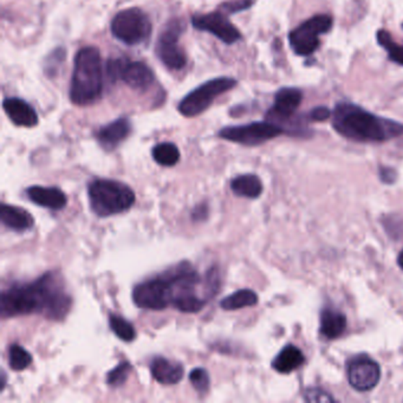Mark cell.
<instances>
[{"instance_id":"cell-1","label":"cell","mask_w":403,"mask_h":403,"mask_svg":"<svg viewBox=\"0 0 403 403\" xmlns=\"http://www.w3.org/2000/svg\"><path fill=\"white\" fill-rule=\"evenodd\" d=\"M73 298L65 287L64 279L57 271H49L35 282L13 284L1 292L0 309L3 318L39 313L62 321L69 313Z\"/></svg>"},{"instance_id":"cell-2","label":"cell","mask_w":403,"mask_h":403,"mask_svg":"<svg viewBox=\"0 0 403 403\" xmlns=\"http://www.w3.org/2000/svg\"><path fill=\"white\" fill-rule=\"evenodd\" d=\"M333 127L338 134L357 142H385L403 134L399 122L377 116L347 102L335 107Z\"/></svg>"},{"instance_id":"cell-3","label":"cell","mask_w":403,"mask_h":403,"mask_svg":"<svg viewBox=\"0 0 403 403\" xmlns=\"http://www.w3.org/2000/svg\"><path fill=\"white\" fill-rule=\"evenodd\" d=\"M103 92V64L100 50L82 48L76 53L70 86V100L76 105H91Z\"/></svg>"},{"instance_id":"cell-4","label":"cell","mask_w":403,"mask_h":403,"mask_svg":"<svg viewBox=\"0 0 403 403\" xmlns=\"http://www.w3.org/2000/svg\"><path fill=\"white\" fill-rule=\"evenodd\" d=\"M91 211L107 218L127 212L135 204V192L128 185L110 179H95L88 186Z\"/></svg>"},{"instance_id":"cell-5","label":"cell","mask_w":403,"mask_h":403,"mask_svg":"<svg viewBox=\"0 0 403 403\" xmlns=\"http://www.w3.org/2000/svg\"><path fill=\"white\" fill-rule=\"evenodd\" d=\"M237 81L231 77H217L203 83L187 94L179 103V112L185 117H195L205 113L219 96L232 90Z\"/></svg>"},{"instance_id":"cell-6","label":"cell","mask_w":403,"mask_h":403,"mask_svg":"<svg viewBox=\"0 0 403 403\" xmlns=\"http://www.w3.org/2000/svg\"><path fill=\"white\" fill-rule=\"evenodd\" d=\"M112 34L126 45H139L152 34V23L147 13L139 8H129L116 13L112 21Z\"/></svg>"},{"instance_id":"cell-7","label":"cell","mask_w":403,"mask_h":403,"mask_svg":"<svg viewBox=\"0 0 403 403\" xmlns=\"http://www.w3.org/2000/svg\"><path fill=\"white\" fill-rule=\"evenodd\" d=\"M107 75L113 81H123L135 90L144 91L155 81L153 70L143 62H131L125 57L107 62Z\"/></svg>"},{"instance_id":"cell-8","label":"cell","mask_w":403,"mask_h":403,"mask_svg":"<svg viewBox=\"0 0 403 403\" xmlns=\"http://www.w3.org/2000/svg\"><path fill=\"white\" fill-rule=\"evenodd\" d=\"M331 27L333 18L328 14L310 18L291 31L289 35L291 48L299 56H310L320 47V36L329 32Z\"/></svg>"},{"instance_id":"cell-9","label":"cell","mask_w":403,"mask_h":403,"mask_svg":"<svg viewBox=\"0 0 403 403\" xmlns=\"http://www.w3.org/2000/svg\"><path fill=\"white\" fill-rule=\"evenodd\" d=\"M183 31V23L179 19H174L164 27L156 40V56L159 57L165 66L174 71L183 69L187 64L186 52L179 44Z\"/></svg>"},{"instance_id":"cell-10","label":"cell","mask_w":403,"mask_h":403,"mask_svg":"<svg viewBox=\"0 0 403 403\" xmlns=\"http://www.w3.org/2000/svg\"><path fill=\"white\" fill-rule=\"evenodd\" d=\"M283 128L272 122H252L243 126L225 127L219 131V138L243 146H259L266 141L284 134Z\"/></svg>"},{"instance_id":"cell-11","label":"cell","mask_w":403,"mask_h":403,"mask_svg":"<svg viewBox=\"0 0 403 403\" xmlns=\"http://www.w3.org/2000/svg\"><path fill=\"white\" fill-rule=\"evenodd\" d=\"M192 25L194 26L196 30L212 34L218 39H220L222 43L229 45L237 43L242 39V34L229 21V14L220 9L214 12L195 14L192 17Z\"/></svg>"},{"instance_id":"cell-12","label":"cell","mask_w":403,"mask_h":403,"mask_svg":"<svg viewBox=\"0 0 403 403\" xmlns=\"http://www.w3.org/2000/svg\"><path fill=\"white\" fill-rule=\"evenodd\" d=\"M381 378V368L368 356H360L348 365V381L357 391H368L377 386Z\"/></svg>"},{"instance_id":"cell-13","label":"cell","mask_w":403,"mask_h":403,"mask_svg":"<svg viewBox=\"0 0 403 403\" xmlns=\"http://www.w3.org/2000/svg\"><path fill=\"white\" fill-rule=\"evenodd\" d=\"M302 99L303 94L297 88H282L274 96V103L266 114V121L272 122L282 128L283 123L294 116Z\"/></svg>"},{"instance_id":"cell-14","label":"cell","mask_w":403,"mask_h":403,"mask_svg":"<svg viewBox=\"0 0 403 403\" xmlns=\"http://www.w3.org/2000/svg\"><path fill=\"white\" fill-rule=\"evenodd\" d=\"M131 133V122L127 117H120L103 126L96 133V140L107 152L116 149Z\"/></svg>"},{"instance_id":"cell-15","label":"cell","mask_w":403,"mask_h":403,"mask_svg":"<svg viewBox=\"0 0 403 403\" xmlns=\"http://www.w3.org/2000/svg\"><path fill=\"white\" fill-rule=\"evenodd\" d=\"M3 108L13 125L16 126L32 128L38 125V114L35 108L22 99H18V97L5 99L3 102Z\"/></svg>"},{"instance_id":"cell-16","label":"cell","mask_w":403,"mask_h":403,"mask_svg":"<svg viewBox=\"0 0 403 403\" xmlns=\"http://www.w3.org/2000/svg\"><path fill=\"white\" fill-rule=\"evenodd\" d=\"M30 201L39 207L60 211L68 204L64 192L57 187L31 186L25 191Z\"/></svg>"},{"instance_id":"cell-17","label":"cell","mask_w":403,"mask_h":403,"mask_svg":"<svg viewBox=\"0 0 403 403\" xmlns=\"http://www.w3.org/2000/svg\"><path fill=\"white\" fill-rule=\"evenodd\" d=\"M152 376L164 386H173L181 381L185 368L181 363L168 360L166 357H155L151 363Z\"/></svg>"},{"instance_id":"cell-18","label":"cell","mask_w":403,"mask_h":403,"mask_svg":"<svg viewBox=\"0 0 403 403\" xmlns=\"http://www.w3.org/2000/svg\"><path fill=\"white\" fill-rule=\"evenodd\" d=\"M0 220L3 225L14 232L31 230L35 225V219L24 208L8 204H1Z\"/></svg>"},{"instance_id":"cell-19","label":"cell","mask_w":403,"mask_h":403,"mask_svg":"<svg viewBox=\"0 0 403 403\" xmlns=\"http://www.w3.org/2000/svg\"><path fill=\"white\" fill-rule=\"evenodd\" d=\"M305 362L304 354L294 344H287L272 361V368L281 374H290Z\"/></svg>"},{"instance_id":"cell-20","label":"cell","mask_w":403,"mask_h":403,"mask_svg":"<svg viewBox=\"0 0 403 403\" xmlns=\"http://www.w3.org/2000/svg\"><path fill=\"white\" fill-rule=\"evenodd\" d=\"M347 329V317L342 312L333 309H324L321 313V334L328 339L342 336Z\"/></svg>"},{"instance_id":"cell-21","label":"cell","mask_w":403,"mask_h":403,"mask_svg":"<svg viewBox=\"0 0 403 403\" xmlns=\"http://www.w3.org/2000/svg\"><path fill=\"white\" fill-rule=\"evenodd\" d=\"M231 190L237 196L257 199L263 193V182L255 174H244L231 181Z\"/></svg>"},{"instance_id":"cell-22","label":"cell","mask_w":403,"mask_h":403,"mask_svg":"<svg viewBox=\"0 0 403 403\" xmlns=\"http://www.w3.org/2000/svg\"><path fill=\"white\" fill-rule=\"evenodd\" d=\"M258 295L250 289H242L235 291L232 295L227 296L220 302L221 308L226 311H234L239 309L255 307L258 304Z\"/></svg>"},{"instance_id":"cell-23","label":"cell","mask_w":403,"mask_h":403,"mask_svg":"<svg viewBox=\"0 0 403 403\" xmlns=\"http://www.w3.org/2000/svg\"><path fill=\"white\" fill-rule=\"evenodd\" d=\"M153 159L156 164L164 167H173L180 160V151L172 142H162L156 144L152 151Z\"/></svg>"},{"instance_id":"cell-24","label":"cell","mask_w":403,"mask_h":403,"mask_svg":"<svg viewBox=\"0 0 403 403\" xmlns=\"http://www.w3.org/2000/svg\"><path fill=\"white\" fill-rule=\"evenodd\" d=\"M109 326L114 334L123 342H131L136 338V330L134 325L120 315L112 313L109 316Z\"/></svg>"},{"instance_id":"cell-25","label":"cell","mask_w":403,"mask_h":403,"mask_svg":"<svg viewBox=\"0 0 403 403\" xmlns=\"http://www.w3.org/2000/svg\"><path fill=\"white\" fill-rule=\"evenodd\" d=\"M377 42L382 48L386 49L390 61L403 66V45L395 43L394 39L391 38L389 32H387L386 30L378 31L377 32Z\"/></svg>"},{"instance_id":"cell-26","label":"cell","mask_w":403,"mask_h":403,"mask_svg":"<svg viewBox=\"0 0 403 403\" xmlns=\"http://www.w3.org/2000/svg\"><path fill=\"white\" fill-rule=\"evenodd\" d=\"M32 363V355L19 344H12L9 349L10 368L14 372H22Z\"/></svg>"},{"instance_id":"cell-27","label":"cell","mask_w":403,"mask_h":403,"mask_svg":"<svg viewBox=\"0 0 403 403\" xmlns=\"http://www.w3.org/2000/svg\"><path fill=\"white\" fill-rule=\"evenodd\" d=\"M131 370H133V365L128 361H123L121 363H118L116 368L110 370L107 375L108 386L112 388H120L125 386L129 378Z\"/></svg>"},{"instance_id":"cell-28","label":"cell","mask_w":403,"mask_h":403,"mask_svg":"<svg viewBox=\"0 0 403 403\" xmlns=\"http://www.w3.org/2000/svg\"><path fill=\"white\" fill-rule=\"evenodd\" d=\"M190 381L192 386L200 394H205L209 389L211 378L207 370L204 368H195L190 373Z\"/></svg>"},{"instance_id":"cell-29","label":"cell","mask_w":403,"mask_h":403,"mask_svg":"<svg viewBox=\"0 0 403 403\" xmlns=\"http://www.w3.org/2000/svg\"><path fill=\"white\" fill-rule=\"evenodd\" d=\"M65 55H66V52L64 49L58 48L55 51H52L45 60V65H44L45 74L49 76L56 74L58 66H61L62 63L64 61Z\"/></svg>"},{"instance_id":"cell-30","label":"cell","mask_w":403,"mask_h":403,"mask_svg":"<svg viewBox=\"0 0 403 403\" xmlns=\"http://www.w3.org/2000/svg\"><path fill=\"white\" fill-rule=\"evenodd\" d=\"M253 4H255V0H233V1H227V3L221 4L219 9L231 16L234 13L242 12V11L250 9Z\"/></svg>"},{"instance_id":"cell-31","label":"cell","mask_w":403,"mask_h":403,"mask_svg":"<svg viewBox=\"0 0 403 403\" xmlns=\"http://www.w3.org/2000/svg\"><path fill=\"white\" fill-rule=\"evenodd\" d=\"M305 401L315 403H329L334 402L335 399L329 393L322 390L321 388H310L305 393Z\"/></svg>"},{"instance_id":"cell-32","label":"cell","mask_w":403,"mask_h":403,"mask_svg":"<svg viewBox=\"0 0 403 403\" xmlns=\"http://www.w3.org/2000/svg\"><path fill=\"white\" fill-rule=\"evenodd\" d=\"M331 116H333L331 112L326 107H317V108L312 109L310 114H309L310 120L315 122H323Z\"/></svg>"},{"instance_id":"cell-33","label":"cell","mask_w":403,"mask_h":403,"mask_svg":"<svg viewBox=\"0 0 403 403\" xmlns=\"http://www.w3.org/2000/svg\"><path fill=\"white\" fill-rule=\"evenodd\" d=\"M380 175H381L382 181L387 182V183L394 182L395 178H396L393 169L381 168V174Z\"/></svg>"},{"instance_id":"cell-34","label":"cell","mask_w":403,"mask_h":403,"mask_svg":"<svg viewBox=\"0 0 403 403\" xmlns=\"http://www.w3.org/2000/svg\"><path fill=\"white\" fill-rule=\"evenodd\" d=\"M398 265H399L400 269L403 270V248L402 251L400 252L399 257H398Z\"/></svg>"},{"instance_id":"cell-35","label":"cell","mask_w":403,"mask_h":403,"mask_svg":"<svg viewBox=\"0 0 403 403\" xmlns=\"http://www.w3.org/2000/svg\"><path fill=\"white\" fill-rule=\"evenodd\" d=\"M402 26H403V24H402Z\"/></svg>"}]
</instances>
